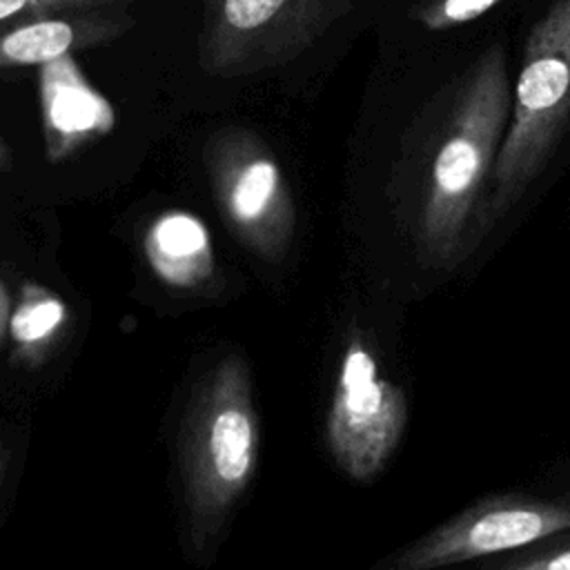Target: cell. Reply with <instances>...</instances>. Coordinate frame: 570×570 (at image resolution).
Returning a JSON list of instances; mask_svg holds the SVG:
<instances>
[{"mask_svg": "<svg viewBox=\"0 0 570 570\" xmlns=\"http://www.w3.org/2000/svg\"><path fill=\"white\" fill-rule=\"evenodd\" d=\"M261 425L240 354L220 358L196 385L180 430L187 539L205 552L254 479Z\"/></svg>", "mask_w": 570, "mask_h": 570, "instance_id": "obj_1", "label": "cell"}, {"mask_svg": "<svg viewBox=\"0 0 570 570\" xmlns=\"http://www.w3.org/2000/svg\"><path fill=\"white\" fill-rule=\"evenodd\" d=\"M512 85L501 45L481 53L470 69L456 109L432 158L421 209V249L430 265L456 258L494 163L510 118Z\"/></svg>", "mask_w": 570, "mask_h": 570, "instance_id": "obj_2", "label": "cell"}, {"mask_svg": "<svg viewBox=\"0 0 570 570\" xmlns=\"http://www.w3.org/2000/svg\"><path fill=\"white\" fill-rule=\"evenodd\" d=\"M570 120V0H554L532 24L512 87L510 118L485 205L503 216L543 171Z\"/></svg>", "mask_w": 570, "mask_h": 570, "instance_id": "obj_3", "label": "cell"}, {"mask_svg": "<svg viewBox=\"0 0 570 570\" xmlns=\"http://www.w3.org/2000/svg\"><path fill=\"white\" fill-rule=\"evenodd\" d=\"M352 0H205L198 65L214 78L276 69L309 49Z\"/></svg>", "mask_w": 570, "mask_h": 570, "instance_id": "obj_4", "label": "cell"}, {"mask_svg": "<svg viewBox=\"0 0 570 570\" xmlns=\"http://www.w3.org/2000/svg\"><path fill=\"white\" fill-rule=\"evenodd\" d=\"M216 205L234 236L256 256L281 263L296 229V205L278 158L252 129L227 125L203 147Z\"/></svg>", "mask_w": 570, "mask_h": 570, "instance_id": "obj_5", "label": "cell"}, {"mask_svg": "<svg viewBox=\"0 0 570 570\" xmlns=\"http://www.w3.org/2000/svg\"><path fill=\"white\" fill-rule=\"evenodd\" d=\"M407 399L401 385L381 374L379 361L361 334L341 352L325 443L338 470L352 481L376 479L405 434Z\"/></svg>", "mask_w": 570, "mask_h": 570, "instance_id": "obj_6", "label": "cell"}, {"mask_svg": "<svg viewBox=\"0 0 570 570\" xmlns=\"http://www.w3.org/2000/svg\"><path fill=\"white\" fill-rule=\"evenodd\" d=\"M570 532V499L492 497L443 521L374 570H441Z\"/></svg>", "mask_w": 570, "mask_h": 570, "instance_id": "obj_7", "label": "cell"}, {"mask_svg": "<svg viewBox=\"0 0 570 570\" xmlns=\"http://www.w3.org/2000/svg\"><path fill=\"white\" fill-rule=\"evenodd\" d=\"M47 160L60 165L105 138L116 122L111 102L85 78L73 56L38 67Z\"/></svg>", "mask_w": 570, "mask_h": 570, "instance_id": "obj_8", "label": "cell"}, {"mask_svg": "<svg viewBox=\"0 0 570 570\" xmlns=\"http://www.w3.org/2000/svg\"><path fill=\"white\" fill-rule=\"evenodd\" d=\"M136 20L125 9L69 11L0 27V71L42 67L62 56L94 49L125 36Z\"/></svg>", "mask_w": 570, "mask_h": 570, "instance_id": "obj_9", "label": "cell"}, {"mask_svg": "<svg viewBox=\"0 0 570 570\" xmlns=\"http://www.w3.org/2000/svg\"><path fill=\"white\" fill-rule=\"evenodd\" d=\"M145 254L156 276L176 289H200L216 269L205 223L183 209H169L151 223Z\"/></svg>", "mask_w": 570, "mask_h": 570, "instance_id": "obj_10", "label": "cell"}, {"mask_svg": "<svg viewBox=\"0 0 570 570\" xmlns=\"http://www.w3.org/2000/svg\"><path fill=\"white\" fill-rule=\"evenodd\" d=\"M65 323L67 305L62 298L38 283H27L16 309L9 316V334L18 356L31 365H38L51 350Z\"/></svg>", "mask_w": 570, "mask_h": 570, "instance_id": "obj_11", "label": "cell"}, {"mask_svg": "<svg viewBox=\"0 0 570 570\" xmlns=\"http://www.w3.org/2000/svg\"><path fill=\"white\" fill-rule=\"evenodd\" d=\"M134 0H0V27L40 16L94 11V9H125Z\"/></svg>", "mask_w": 570, "mask_h": 570, "instance_id": "obj_12", "label": "cell"}, {"mask_svg": "<svg viewBox=\"0 0 570 570\" xmlns=\"http://www.w3.org/2000/svg\"><path fill=\"white\" fill-rule=\"evenodd\" d=\"M501 0H425L416 9V22L430 31H445L485 16Z\"/></svg>", "mask_w": 570, "mask_h": 570, "instance_id": "obj_13", "label": "cell"}, {"mask_svg": "<svg viewBox=\"0 0 570 570\" xmlns=\"http://www.w3.org/2000/svg\"><path fill=\"white\" fill-rule=\"evenodd\" d=\"M492 570H570V541L552 543L530 554H519Z\"/></svg>", "mask_w": 570, "mask_h": 570, "instance_id": "obj_14", "label": "cell"}, {"mask_svg": "<svg viewBox=\"0 0 570 570\" xmlns=\"http://www.w3.org/2000/svg\"><path fill=\"white\" fill-rule=\"evenodd\" d=\"M11 151L7 147V142L0 138V171H9L11 169Z\"/></svg>", "mask_w": 570, "mask_h": 570, "instance_id": "obj_15", "label": "cell"}, {"mask_svg": "<svg viewBox=\"0 0 570 570\" xmlns=\"http://www.w3.org/2000/svg\"><path fill=\"white\" fill-rule=\"evenodd\" d=\"M7 468H9V450L0 443V485H2V479L7 474Z\"/></svg>", "mask_w": 570, "mask_h": 570, "instance_id": "obj_16", "label": "cell"}, {"mask_svg": "<svg viewBox=\"0 0 570 570\" xmlns=\"http://www.w3.org/2000/svg\"><path fill=\"white\" fill-rule=\"evenodd\" d=\"M4 318H7V296H4V289L0 285V332L4 327Z\"/></svg>", "mask_w": 570, "mask_h": 570, "instance_id": "obj_17", "label": "cell"}]
</instances>
